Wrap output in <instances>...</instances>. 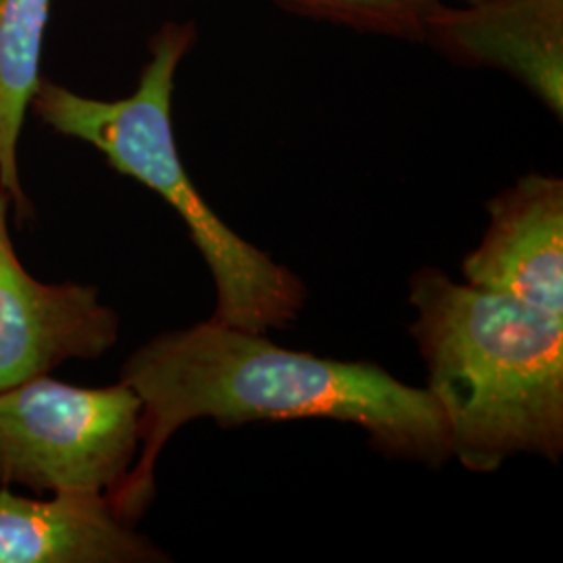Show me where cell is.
I'll return each mask as SVG.
<instances>
[{
    "label": "cell",
    "mask_w": 563,
    "mask_h": 563,
    "mask_svg": "<svg viewBox=\"0 0 563 563\" xmlns=\"http://www.w3.org/2000/svg\"><path fill=\"white\" fill-rule=\"evenodd\" d=\"M120 380L142 402L139 457L109 497L128 523L155 499L163 446L201 418L220 426L325 418L360 426L393 460L441 467L453 457L443 411L428 388L399 383L376 363L282 349L263 332L213 318L144 342L123 363Z\"/></svg>",
    "instance_id": "6da1fadb"
},
{
    "label": "cell",
    "mask_w": 563,
    "mask_h": 563,
    "mask_svg": "<svg viewBox=\"0 0 563 563\" xmlns=\"http://www.w3.org/2000/svg\"><path fill=\"white\" fill-rule=\"evenodd\" d=\"M409 301V332L428 365V390L470 472H497L528 453H563V313L511 295L455 284L423 267Z\"/></svg>",
    "instance_id": "7a4b0ae2"
},
{
    "label": "cell",
    "mask_w": 563,
    "mask_h": 563,
    "mask_svg": "<svg viewBox=\"0 0 563 563\" xmlns=\"http://www.w3.org/2000/svg\"><path fill=\"white\" fill-rule=\"evenodd\" d=\"M195 42L192 21H165L130 97L90 99L41 78L30 107L53 132L90 144L118 174L141 181L180 216L216 282L213 320L249 332L282 330L299 318L305 284L223 222L180 159L172 99L178 67Z\"/></svg>",
    "instance_id": "3957f363"
},
{
    "label": "cell",
    "mask_w": 563,
    "mask_h": 563,
    "mask_svg": "<svg viewBox=\"0 0 563 563\" xmlns=\"http://www.w3.org/2000/svg\"><path fill=\"white\" fill-rule=\"evenodd\" d=\"M141 411L121 380L86 388L44 374L0 390V488L109 499L141 451Z\"/></svg>",
    "instance_id": "277c9868"
},
{
    "label": "cell",
    "mask_w": 563,
    "mask_h": 563,
    "mask_svg": "<svg viewBox=\"0 0 563 563\" xmlns=\"http://www.w3.org/2000/svg\"><path fill=\"white\" fill-rule=\"evenodd\" d=\"M13 202L0 190V390L44 376L69 360H99L120 341V316L99 288L36 280L9 232Z\"/></svg>",
    "instance_id": "5b68a950"
},
{
    "label": "cell",
    "mask_w": 563,
    "mask_h": 563,
    "mask_svg": "<svg viewBox=\"0 0 563 563\" xmlns=\"http://www.w3.org/2000/svg\"><path fill=\"white\" fill-rule=\"evenodd\" d=\"M449 59L509 74L563 118V0L441 4L428 36Z\"/></svg>",
    "instance_id": "8992f818"
},
{
    "label": "cell",
    "mask_w": 563,
    "mask_h": 563,
    "mask_svg": "<svg viewBox=\"0 0 563 563\" xmlns=\"http://www.w3.org/2000/svg\"><path fill=\"white\" fill-rule=\"evenodd\" d=\"M490 223L463 260L465 284L563 313V181L528 174L486 205Z\"/></svg>",
    "instance_id": "52a82bcc"
},
{
    "label": "cell",
    "mask_w": 563,
    "mask_h": 563,
    "mask_svg": "<svg viewBox=\"0 0 563 563\" xmlns=\"http://www.w3.org/2000/svg\"><path fill=\"white\" fill-rule=\"evenodd\" d=\"M169 555L99 493L53 499L0 488V563H157Z\"/></svg>",
    "instance_id": "ba28073f"
},
{
    "label": "cell",
    "mask_w": 563,
    "mask_h": 563,
    "mask_svg": "<svg viewBox=\"0 0 563 563\" xmlns=\"http://www.w3.org/2000/svg\"><path fill=\"white\" fill-rule=\"evenodd\" d=\"M51 0H0V190L9 192L18 223L36 213L21 184V130L41 84L42 41Z\"/></svg>",
    "instance_id": "9c48e42d"
},
{
    "label": "cell",
    "mask_w": 563,
    "mask_h": 563,
    "mask_svg": "<svg viewBox=\"0 0 563 563\" xmlns=\"http://www.w3.org/2000/svg\"><path fill=\"white\" fill-rule=\"evenodd\" d=\"M284 11L362 34L426 42L441 0H272Z\"/></svg>",
    "instance_id": "30bf717a"
},
{
    "label": "cell",
    "mask_w": 563,
    "mask_h": 563,
    "mask_svg": "<svg viewBox=\"0 0 563 563\" xmlns=\"http://www.w3.org/2000/svg\"><path fill=\"white\" fill-rule=\"evenodd\" d=\"M463 4H472V2H481V0H462Z\"/></svg>",
    "instance_id": "8fae6325"
}]
</instances>
